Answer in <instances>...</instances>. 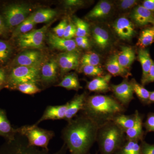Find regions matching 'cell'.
Segmentation results:
<instances>
[{"instance_id": "cell-38", "label": "cell", "mask_w": 154, "mask_h": 154, "mask_svg": "<svg viewBox=\"0 0 154 154\" xmlns=\"http://www.w3.org/2000/svg\"><path fill=\"white\" fill-rule=\"evenodd\" d=\"M138 1L136 0H122L117 2V7L119 11L126 12L137 6Z\"/></svg>"}, {"instance_id": "cell-34", "label": "cell", "mask_w": 154, "mask_h": 154, "mask_svg": "<svg viewBox=\"0 0 154 154\" xmlns=\"http://www.w3.org/2000/svg\"><path fill=\"white\" fill-rule=\"evenodd\" d=\"M13 49L9 42L0 40V64H4L10 59Z\"/></svg>"}, {"instance_id": "cell-17", "label": "cell", "mask_w": 154, "mask_h": 154, "mask_svg": "<svg viewBox=\"0 0 154 154\" xmlns=\"http://www.w3.org/2000/svg\"><path fill=\"white\" fill-rule=\"evenodd\" d=\"M113 10V5L107 1H101L87 15L88 19L92 20L104 19L109 17Z\"/></svg>"}, {"instance_id": "cell-44", "label": "cell", "mask_w": 154, "mask_h": 154, "mask_svg": "<svg viewBox=\"0 0 154 154\" xmlns=\"http://www.w3.org/2000/svg\"><path fill=\"white\" fill-rule=\"evenodd\" d=\"M64 3L65 5L68 8H76L84 5L85 2L81 0H66Z\"/></svg>"}, {"instance_id": "cell-10", "label": "cell", "mask_w": 154, "mask_h": 154, "mask_svg": "<svg viewBox=\"0 0 154 154\" xmlns=\"http://www.w3.org/2000/svg\"><path fill=\"white\" fill-rule=\"evenodd\" d=\"M43 59V54L40 51L29 50L19 54L14 58L12 64L15 67H39Z\"/></svg>"}, {"instance_id": "cell-50", "label": "cell", "mask_w": 154, "mask_h": 154, "mask_svg": "<svg viewBox=\"0 0 154 154\" xmlns=\"http://www.w3.org/2000/svg\"><path fill=\"white\" fill-rule=\"evenodd\" d=\"M6 85L5 82H0V91L3 88H6Z\"/></svg>"}, {"instance_id": "cell-18", "label": "cell", "mask_w": 154, "mask_h": 154, "mask_svg": "<svg viewBox=\"0 0 154 154\" xmlns=\"http://www.w3.org/2000/svg\"><path fill=\"white\" fill-rule=\"evenodd\" d=\"M87 98L86 93H84L76 95L70 101H69L64 120L68 122L75 118L78 112L83 110Z\"/></svg>"}, {"instance_id": "cell-40", "label": "cell", "mask_w": 154, "mask_h": 154, "mask_svg": "<svg viewBox=\"0 0 154 154\" xmlns=\"http://www.w3.org/2000/svg\"><path fill=\"white\" fill-rule=\"evenodd\" d=\"M76 30L75 26L73 22H70L68 24L63 37L66 39H72L75 36H76Z\"/></svg>"}, {"instance_id": "cell-49", "label": "cell", "mask_w": 154, "mask_h": 154, "mask_svg": "<svg viewBox=\"0 0 154 154\" xmlns=\"http://www.w3.org/2000/svg\"><path fill=\"white\" fill-rule=\"evenodd\" d=\"M154 103V91L150 92L149 97V104Z\"/></svg>"}, {"instance_id": "cell-32", "label": "cell", "mask_w": 154, "mask_h": 154, "mask_svg": "<svg viewBox=\"0 0 154 154\" xmlns=\"http://www.w3.org/2000/svg\"><path fill=\"white\" fill-rule=\"evenodd\" d=\"M36 25L29 16L25 21H23L15 28L12 33V37L15 38L30 32L35 27Z\"/></svg>"}, {"instance_id": "cell-1", "label": "cell", "mask_w": 154, "mask_h": 154, "mask_svg": "<svg viewBox=\"0 0 154 154\" xmlns=\"http://www.w3.org/2000/svg\"><path fill=\"white\" fill-rule=\"evenodd\" d=\"M62 131L61 137L70 154H88L96 142L99 127L88 116H76Z\"/></svg>"}, {"instance_id": "cell-36", "label": "cell", "mask_w": 154, "mask_h": 154, "mask_svg": "<svg viewBox=\"0 0 154 154\" xmlns=\"http://www.w3.org/2000/svg\"><path fill=\"white\" fill-rule=\"evenodd\" d=\"M16 90L24 94L33 95L41 92V89L37 86V84L34 83H26L21 84L16 87Z\"/></svg>"}, {"instance_id": "cell-8", "label": "cell", "mask_w": 154, "mask_h": 154, "mask_svg": "<svg viewBox=\"0 0 154 154\" xmlns=\"http://www.w3.org/2000/svg\"><path fill=\"white\" fill-rule=\"evenodd\" d=\"M48 28L45 25L36 30H31L17 37V44L22 48L38 49L43 46V41Z\"/></svg>"}, {"instance_id": "cell-27", "label": "cell", "mask_w": 154, "mask_h": 154, "mask_svg": "<svg viewBox=\"0 0 154 154\" xmlns=\"http://www.w3.org/2000/svg\"><path fill=\"white\" fill-rule=\"evenodd\" d=\"M136 119L135 113L131 115L119 114L113 119L112 121L118 125L123 131L129 129L134 125Z\"/></svg>"}, {"instance_id": "cell-13", "label": "cell", "mask_w": 154, "mask_h": 154, "mask_svg": "<svg viewBox=\"0 0 154 154\" xmlns=\"http://www.w3.org/2000/svg\"><path fill=\"white\" fill-rule=\"evenodd\" d=\"M130 17L139 27L154 24V12L147 10L142 5H137L133 9Z\"/></svg>"}, {"instance_id": "cell-9", "label": "cell", "mask_w": 154, "mask_h": 154, "mask_svg": "<svg viewBox=\"0 0 154 154\" xmlns=\"http://www.w3.org/2000/svg\"><path fill=\"white\" fill-rule=\"evenodd\" d=\"M110 88L114 98L125 108L134 99L132 86L128 79H125L118 85H111Z\"/></svg>"}, {"instance_id": "cell-26", "label": "cell", "mask_w": 154, "mask_h": 154, "mask_svg": "<svg viewBox=\"0 0 154 154\" xmlns=\"http://www.w3.org/2000/svg\"><path fill=\"white\" fill-rule=\"evenodd\" d=\"M138 59L141 65L143 74L141 83L146 79L151 67L153 61L152 60L148 50L140 49L138 52Z\"/></svg>"}, {"instance_id": "cell-15", "label": "cell", "mask_w": 154, "mask_h": 154, "mask_svg": "<svg viewBox=\"0 0 154 154\" xmlns=\"http://www.w3.org/2000/svg\"><path fill=\"white\" fill-rule=\"evenodd\" d=\"M48 36V41L51 47L64 52L77 51V46L75 40L60 38L50 32Z\"/></svg>"}, {"instance_id": "cell-20", "label": "cell", "mask_w": 154, "mask_h": 154, "mask_svg": "<svg viewBox=\"0 0 154 154\" xmlns=\"http://www.w3.org/2000/svg\"><path fill=\"white\" fill-rule=\"evenodd\" d=\"M136 119L134 125L132 127L125 131L126 140L136 141L143 140L144 132L143 130V117L139 113L138 110H136Z\"/></svg>"}, {"instance_id": "cell-42", "label": "cell", "mask_w": 154, "mask_h": 154, "mask_svg": "<svg viewBox=\"0 0 154 154\" xmlns=\"http://www.w3.org/2000/svg\"><path fill=\"white\" fill-rule=\"evenodd\" d=\"M77 47L82 49H88L90 47V42L88 37H76L75 39Z\"/></svg>"}, {"instance_id": "cell-5", "label": "cell", "mask_w": 154, "mask_h": 154, "mask_svg": "<svg viewBox=\"0 0 154 154\" xmlns=\"http://www.w3.org/2000/svg\"><path fill=\"white\" fill-rule=\"evenodd\" d=\"M17 133L25 137L31 146L49 150L50 141L55 136L53 131L43 129L36 124L25 125L17 128Z\"/></svg>"}, {"instance_id": "cell-21", "label": "cell", "mask_w": 154, "mask_h": 154, "mask_svg": "<svg viewBox=\"0 0 154 154\" xmlns=\"http://www.w3.org/2000/svg\"><path fill=\"white\" fill-rule=\"evenodd\" d=\"M17 134V128L12 127L6 111L0 108V136L4 137L6 141H11L15 138Z\"/></svg>"}, {"instance_id": "cell-35", "label": "cell", "mask_w": 154, "mask_h": 154, "mask_svg": "<svg viewBox=\"0 0 154 154\" xmlns=\"http://www.w3.org/2000/svg\"><path fill=\"white\" fill-rule=\"evenodd\" d=\"M101 59L99 54L94 52H88L84 54L80 60L82 66L91 65L98 66L100 64Z\"/></svg>"}, {"instance_id": "cell-7", "label": "cell", "mask_w": 154, "mask_h": 154, "mask_svg": "<svg viewBox=\"0 0 154 154\" xmlns=\"http://www.w3.org/2000/svg\"><path fill=\"white\" fill-rule=\"evenodd\" d=\"M31 7L25 4L9 5L4 9L3 18L8 29L17 27L29 17Z\"/></svg>"}, {"instance_id": "cell-39", "label": "cell", "mask_w": 154, "mask_h": 154, "mask_svg": "<svg viewBox=\"0 0 154 154\" xmlns=\"http://www.w3.org/2000/svg\"><path fill=\"white\" fill-rule=\"evenodd\" d=\"M68 25L66 19H63L53 29V31L58 37L63 38L64 33Z\"/></svg>"}, {"instance_id": "cell-14", "label": "cell", "mask_w": 154, "mask_h": 154, "mask_svg": "<svg viewBox=\"0 0 154 154\" xmlns=\"http://www.w3.org/2000/svg\"><path fill=\"white\" fill-rule=\"evenodd\" d=\"M58 66L57 61L54 59L46 62L40 70V81L46 85L55 82L57 79Z\"/></svg>"}, {"instance_id": "cell-30", "label": "cell", "mask_w": 154, "mask_h": 154, "mask_svg": "<svg viewBox=\"0 0 154 154\" xmlns=\"http://www.w3.org/2000/svg\"><path fill=\"white\" fill-rule=\"evenodd\" d=\"M132 86L134 93L137 96L142 103L149 105V97L150 92L146 89L143 85L139 84L134 79L130 81Z\"/></svg>"}, {"instance_id": "cell-4", "label": "cell", "mask_w": 154, "mask_h": 154, "mask_svg": "<svg viewBox=\"0 0 154 154\" xmlns=\"http://www.w3.org/2000/svg\"><path fill=\"white\" fill-rule=\"evenodd\" d=\"M67 147L63 143L55 152H50L49 150L31 146L28 145L27 139L17 133L15 138L6 141L0 146V154H66Z\"/></svg>"}, {"instance_id": "cell-37", "label": "cell", "mask_w": 154, "mask_h": 154, "mask_svg": "<svg viewBox=\"0 0 154 154\" xmlns=\"http://www.w3.org/2000/svg\"><path fill=\"white\" fill-rule=\"evenodd\" d=\"M82 72L86 75L91 76L99 77L104 75V71L99 66H82Z\"/></svg>"}, {"instance_id": "cell-6", "label": "cell", "mask_w": 154, "mask_h": 154, "mask_svg": "<svg viewBox=\"0 0 154 154\" xmlns=\"http://www.w3.org/2000/svg\"><path fill=\"white\" fill-rule=\"evenodd\" d=\"M39 67L16 66L7 75L6 88L15 90L21 84L34 83L37 84L40 81Z\"/></svg>"}, {"instance_id": "cell-46", "label": "cell", "mask_w": 154, "mask_h": 154, "mask_svg": "<svg viewBox=\"0 0 154 154\" xmlns=\"http://www.w3.org/2000/svg\"><path fill=\"white\" fill-rule=\"evenodd\" d=\"M142 6L147 10L154 12V0H145Z\"/></svg>"}, {"instance_id": "cell-22", "label": "cell", "mask_w": 154, "mask_h": 154, "mask_svg": "<svg viewBox=\"0 0 154 154\" xmlns=\"http://www.w3.org/2000/svg\"><path fill=\"white\" fill-rule=\"evenodd\" d=\"M92 37L97 47L102 50H105L109 47L111 39L109 33L105 29L95 26L92 31Z\"/></svg>"}, {"instance_id": "cell-52", "label": "cell", "mask_w": 154, "mask_h": 154, "mask_svg": "<svg viewBox=\"0 0 154 154\" xmlns=\"http://www.w3.org/2000/svg\"><path fill=\"white\" fill-rule=\"evenodd\" d=\"M96 154H98V153L96 152Z\"/></svg>"}, {"instance_id": "cell-47", "label": "cell", "mask_w": 154, "mask_h": 154, "mask_svg": "<svg viewBox=\"0 0 154 154\" xmlns=\"http://www.w3.org/2000/svg\"><path fill=\"white\" fill-rule=\"evenodd\" d=\"M7 28L6 26L5 20L3 17L0 15V36L5 34L7 31Z\"/></svg>"}, {"instance_id": "cell-16", "label": "cell", "mask_w": 154, "mask_h": 154, "mask_svg": "<svg viewBox=\"0 0 154 154\" xmlns=\"http://www.w3.org/2000/svg\"><path fill=\"white\" fill-rule=\"evenodd\" d=\"M68 106L69 102H67L63 105L47 106L42 116L35 124L38 125L45 120L64 119Z\"/></svg>"}, {"instance_id": "cell-2", "label": "cell", "mask_w": 154, "mask_h": 154, "mask_svg": "<svg viewBox=\"0 0 154 154\" xmlns=\"http://www.w3.org/2000/svg\"><path fill=\"white\" fill-rule=\"evenodd\" d=\"M125 108L114 97L95 95L87 97L81 114L88 116L100 127L124 113Z\"/></svg>"}, {"instance_id": "cell-48", "label": "cell", "mask_w": 154, "mask_h": 154, "mask_svg": "<svg viewBox=\"0 0 154 154\" xmlns=\"http://www.w3.org/2000/svg\"><path fill=\"white\" fill-rule=\"evenodd\" d=\"M7 77V75L5 70L0 68V82H5L6 83Z\"/></svg>"}, {"instance_id": "cell-29", "label": "cell", "mask_w": 154, "mask_h": 154, "mask_svg": "<svg viewBox=\"0 0 154 154\" xmlns=\"http://www.w3.org/2000/svg\"><path fill=\"white\" fill-rule=\"evenodd\" d=\"M154 42V30L148 28L141 31L137 42V45L140 49H145Z\"/></svg>"}, {"instance_id": "cell-41", "label": "cell", "mask_w": 154, "mask_h": 154, "mask_svg": "<svg viewBox=\"0 0 154 154\" xmlns=\"http://www.w3.org/2000/svg\"><path fill=\"white\" fill-rule=\"evenodd\" d=\"M143 126L145 128L146 132H154V113H149Z\"/></svg>"}, {"instance_id": "cell-28", "label": "cell", "mask_w": 154, "mask_h": 154, "mask_svg": "<svg viewBox=\"0 0 154 154\" xmlns=\"http://www.w3.org/2000/svg\"><path fill=\"white\" fill-rule=\"evenodd\" d=\"M56 86L62 87L68 90L76 91L82 88L80 85L78 76L74 73L66 75L60 82Z\"/></svg>"}, {"instance_id": "cell-24", "label": "cell", "mask_w": 154, "mask_h": 154, "mask_svg": "<svg viewBox=\"0 0 154 154\" xmlns=\"http://www.w3.org/2000/svg\"><path fill=\"white\" fill-rule=\"evenodd\" d=\"M57 12L50 8L39 9L29 15L30 19L35 24L45 23L51 21L56 16Z\"/></svg>"}, {"instance_id": "cell-33", "label": "cell", "mask_w": 154, "mask_h": 154, "mask_svg": "<svg viewBox=\"0 0 154 154\" xmlns=\"http://www.w3.org/2000/svg\"><path fill=\"white\" fill-rule=\"evenodd\" d=\"M73 23L76 30V37H88L90 30V25L85 21L76 17H74Z\"/></svg>"}, {"instance_id": "cell-12", "label": "cell", "mask_w": 154, "mask_h": 154, "mask_svg": "<svg viewBox=\"0 0 154 154\" xmlns=\"http://www.w3.org/2000/svg\"><path fill=\"white\" fill-rule=\"evenodd\" d=\"M62 73L75 69L80 62V56L76 51L64 52L58 55L57 59Z\"/></svg>"}, {"instance_id": "cell-43", "label": "cell", "mask_w": 154, "mask_h": 154, "mask_svg": "<svg viewBox=\"0 0 154 154\" xmlns=\"http://www.w3.org/2000/svg\"><path fill=\"white\" fill-rule=\"evenodd\" d=\"M140 145L142 154H154V144H150L143 140Z\"/></svg>"}, {"instance_id": "cell-11", "label": "cell", "mask_w": 154, "mask_h": 154, "mask_svg": "<svg viewBox=\"0 0 154 154\" xmlns=\"http://www.w3.org/2000/svg\"><path fill=\"white\" fill-rule=\"evenodd\" d=\"M113 28L117 36L122 40H130L135 33L134 24L126 17H119L116 20Z\"/></svg>"}, {"instance_id": "cell-23", "label": "cell", "mask_w": 154, "mask_h": 154, "mask_svg": "<svg viewBox=\"0 0 154 154\" xmlns=\"http://www.w3.org/2000/svg\"><path fill=\"white\" fill-rule=\"evenodd\" d=\"M106 69L109 74L113 76H121L127 79L131 73L129 70L122 67L119 63L117 54L110 56L106 63Z\"/></svg>"}, {"instance_id": "cell-3", "label": "cell", "mask_w": 154, "mask_h": 154, "mask_svg": "<svg viewBox=\"0 0 154 154\" xmlns=\"http://www.w3.org/2000/svg\"><path fill=\"white\" fill-rule=\"evenodd\" d=\"M126 141L124 131L113 121L99 127L96 142L101 154H115Z\"/></svg>"}, {"instance_id": "cell-51", "label": "cell", "mask_w": 154, "mask_h": 154, "mask_svg": "<svg viewBox=\"0 0 154 154\" xmlns=\"http://www.w3.org/2000/svg\"><path fill=\"white\" fill-rule=\"evenodd\" d=\"M152 28L154 30V24H153V27Z\"/></svg>"}, {"instance_id": "cell-31", "label": "cell", "mask_w": 154, "mask_h": 154, "mask_svg": "<svg viewBox=\"0 0 154 154\" xmlns=\"http://www.w3.org/2000/svg\"><path fill=\"white\" fill-rule=\"evenodd\" d=\"M115 154H142L141 149L138 142L126 140Z\"/></svg>"}, {"instance_id": "cell-19", "label": "cell", "mask_w": 154, "mask_h": 154, "mask_svg": "<svg viewBox=\"0 0 154 154\" xmlns=\"http://www.w3.org/2000/svg\"><path fill=\"white\" fill-rule=\"evenodd\" d=\"M112 75L110 74L97 77L88 82L87 89L96 93H105L110 91V82Z\"/></svg>"}, {"instance_id": "cell-25", "label": "cell", "mask_w": 154, "mask_h": 154, "mask_svg": "<svg viewBox=\"0 0 154 154\" xmlns=\"http://www.w3.org/2000/svg\"><path fill=\"white\" fill-rule=\"evenodd\" d=\"M119 63L122 67L129 70L135 59V54L132 48L128 46H122L121 51L117 54Z\"/></svg>"}, {"instance_id": "cell-45", "label": "cell", "mask_w": 154, "mask_h": 154, "mask_svg": "<svg viewBox=\"0 0 154 154\" xmlns=\"http://www.w3.org/2000/svg\"><path fill=\"white\" fill-rule=\"evenodd\" d=\"M154 82V62H153L151 67L148 75L147 76L144 81L142 82V85L148 84L149 83Z\"/></svg>"}]
</instances>
